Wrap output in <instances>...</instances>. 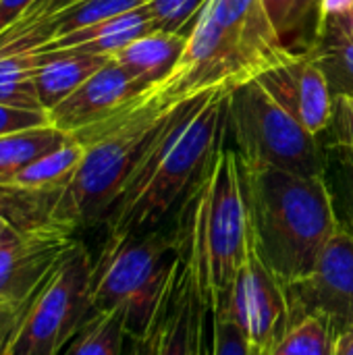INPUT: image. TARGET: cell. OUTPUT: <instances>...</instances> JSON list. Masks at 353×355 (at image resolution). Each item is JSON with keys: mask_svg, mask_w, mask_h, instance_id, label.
I'll use <instances>...</instances> for the list:
<instances>
[{"mask_svg": "<svg viewBox=\"0 0 353 355\" xmlns=\"http://www.w3.org/2000/svg\"><path fill=\"white\" fill-rule=\"evenodd\" d=\"M37 0H0V33L12 27Z\"/></svg>", "mask_w": 353, "mask_h": 355, "instance_id": "f546056e", "label": "cell"}, {"mask_svg": "<svg viewBox=\"0 0 353 355\" xmlns=\"http://www.w3.org/2000/svg\"><path fill=\"white\" fill-rule=\"evenodd\" d=\"M337 324L325 314H308L293 322L277 341L270 355H333Z\"/></svg>", "mask_w": 353, "mask_h": 355, "instance_id": "7402d4cb", "label": "cell"}, {"mask_svg": "<svg viewBox=\"0 0 353 355\" xmlns=\"http://www.w3.org/2000/svg\"><path fill=\"white\" fill-rule=\"evenodd\" d=\"M227 133L243 166L279 168L304 177L325 175L318 135L308 133L258 79L229 92Z\"/></svg>", "mask_w": 353, "mask_h": 355, "instance_id": "8992f818", "label": "cell"}, {"mask_svg": "<svg viewBox=\"0 0 353 355\" xmlns=\"http://www.w3.org/2000/svg\"><path fill=\"white\" fill-rule=\"evenodd\" d=\"M333 355H353V324L339 329Z\"/></svg>", "mask_w": 353, "mask_h": 355, "instance_id": "1f68e13d", "label": "cell"}, {"mask_svg": "<svg viewBox=\"0 0 353 355\" xmlns=\"http://www.w3.org/2000/svg\"><path fill=\"white\" fill-rule=\"evenodd\" d=\"M154 355H212V310L181 262L156 322Z\"/></svg>", "mask_w": 353, "mask_h": 355, "instance_id": "4fadbf2b", "label": "cell"}, {"mask_svg": "<svg viewBox=\"0 0 353 355\" xmlns=\"http://www.w3.org/2000/svg\"><path fill=\"white\" fill-rule=\"evenodd\" d=\"M225 40L248 79L295 56L283 46L264 0H212Z\"/></svg>", "mask_w": 353, "mask_h": 355, "instance_id": "7c38bea8", "label": "cell"}, {"mask_svg": "<svg viewBox=\"0 0 353 355\" xmlns=\"http://www.w3.org/2000/svg\"><path fill=\"white\" fill-rule=\"evenodd\" d=\"M35 64H37V58L27 52L0 56V104L2 106L46 112L37 100V92L33 83Z\"/></svg>", "mask_w": 353, "mask_h": 355, "instance_id": "603a6c76", "label": "cell"}, {"mask_svg": "<svg viewBox=\"0 0 353 355\" xmlns=\"http://www.w3.org/2000/svg\"><path fill=\"white\" fill-rule=\"evenodd\" d=\"M189 33H166L152 31L146 33L123 50H119L112 58L146 89L162 83L173 69L177 67Z\"/></svg>", "mask_w": 353, "mask_h": 355, "instance_id": "e0dca14e", "label": "cell"}, {"mask_svg": "<svg viewBox=\"0 0 353 355\" xmlns=\"http://www.w3.org/2000/svg\"><path fill=\"white\" fill-rule=\"evenodd\" d=\"M154 331H156V327L152 329V333H148L144 337L129 339V345H127L125 355H154Z\"/></svg>", "mask_w": 353, "mask_h": 355, "instance_id": "4dcf8cb0", "label": "cell"}, {"mask_svg": "<svg viewBox=\"0 0 353 355\" xmlns=\"http://www.w3.org/2000/svg\"><path fill=\"white\" fill-rule=\"evenodd\" d=\"M44 125H50L46 112L19 110V108L0 104V135L23 131V129H33V127H44Z\"/></svg>", "mask_w": 353, "mask_h": 355, "instance_id": "83f0119b", "label": "cell"}, {"mask_svg": "<svg viewBox=\"0 0 353 355\" xmlns=\"http://www.w3.org/2000/svg\"><path fill=\"white\" fill-rule=\"evenodd\" d=\"M179 268L173 229L106 235L92 275V312L121 310L129 339L152 333Z\"/></svg>", "mask_w": 353, "mask_h": 355, "instance_id": "5b68a950", "label": "cell"}, {"mask_svg": "<svg viewBox=\"0 0 353 355\" xmlns=\"http://www.w3.org/2000/svg\"><path fill=\"white\" fill-rule=\"evenodd\" d=\"M31 300H25V302H12V300H0V355L6 354L21 320L25 318L31 302Z\"/></svg>", "mask_w": 353, "mask_h": 355, "instance_id": "4316f807", "label": "cell"}, {"mask_svg": "<svg viewBox=\"0 0 353 355\" xmlns=\"http://www.w3.org/2000/svg\"><path fill=\"white\" fill-rule=\"evenodd\" d=\"M312 58L325 71L333 96H353V37L339 25H325Z\"/></svg>", "mask_w": 353, "mask_h": 355, "instance_id": "44dd1931", "label": "cell"}, {"mask_svg": "<svg viewBox=\"0 0 353 355\" xmlns=\"http://www.w3.org/2000/svg\"><path fill=\"white\" fill-rule=\"evenodd\" d=\"M144 92L146 87L135 81L114 58H110L100 71H96L46 114L52 127L64 133H75L114 114Z\"/></svg>", "mask_w": 353, "mask_h": 355, "instance_id": "9a60e30c", "label": "cell"}, {"mask_svg": "<svg viewBox=\"0 0 353 355\" xmlns=\"http://www.w3.org/2000/svg\"><path fill=\"white\" fill-rule=\"evenodd\" d=\"M208 0H146L154 31L189 33Z\"/></svg>", "mask_w": 353, "mask_h": 355, "instance_id": "cb8c5ba5", "label": "cell"}, {"mask_svg": "<svg viewBox=\"0 0 353 355\" xmlns=\"http://www.w3.org/2000/svg\"><path fill=\"white\" fill-rule=\"evenodd\" d=\"M353 15V0H320V17L325 25H343ZM322 31V29H320Z\"/></svg>", "mask_w": 353, "mask_h": 355, "instance_id": "f1b7e54d", "label": "cell"}, {"mask_svg": "<svg viewBox=\"0 0 353 355\" xmlns=\"http://www.w3.org/2000/svg\"><path fill=\"white\" fill-rule=\"evenodd\" d=\"M231 87L175 104L108 212L106 235H137L164 227L200 179L227 133Z\"/></svg>", "mask_w": 353, "mask_h": 355, "instance_id": "6da1fadb", "label": "cell"}, {"mask_svg": "<svg viewBox=\"0 0 353 355\" xmlns=\"http://www.w3.org/2000/svg\"><path fill=\"white\" fill-rule=\"evenodd\" d=\"M94 258L77 239L31 302L4 355H60L92 314Z\"/></svg>", "mask_w": 353, "mask_h": 355, "instance_id": "52a82bcc", "label": "cell"}, {"mask_svg": "<svg viewBox=\"0 0 353 355\" xmlns=\"http://www.w3.org/2000/svg\"><path fill=\"white\" fill-rule=\"evenodd\" d=\"M214 310H225L233 318L256 355H270L291 327L285 283L260 260L254 248L231 293Z\"/></svg>", "mask_w": 353, "mask_h": 355, "instance_id": "9c48e42d", "label": "cell"}, {"mask_svg": "<svg viewBox=\"0 0 353 355\" xmlns=\"http://www.w3.org/2000/svg\"><path fill=\"white\" fill-rule=\"evenodd\" d=\"M339 27H343V29L353 37V15L347 19V23H343V25H339Z\"/></svg>", "mask_w": 353, "mask_h": 355, "instance_id": "e575fe53", "label": "cell"}, {"mask_svg": "<svg viewBox=\"0 0 353 355\" xmlns=\"http://www.w3.org/2000/svg\"><path fill=\"white\" fill-rule=\"evenodd\" d=\"M173 106L164 108L146 89L114 114L71 133L85 152L71 179L54 196L48 225L71 235L79 229L104 225Z\"/></svg>", "mask_w": 353, "mask_h": 355, "instance_id": "277c9868", "label": "cell"}, {"mask_svg": "<svg viewBox=\"0 0 353 355\" xmlns=\"http://www.w3.org/2000/svg\"><path fill=\"white\" fill-rule=\"evenodd\" d=\"M173 235L179 262L214 310L231 293L254 248L235 148L221 146L216 150L181 202Z\"/></svg>", "mask_w": 353, "mask_h": 355, "instance_id": "7a4b0ae2", "label": "cell"}, {"mask_svg": "<svg viewBox=\"0 0 353 355\" xmlns=\"http://www.w3.org/2000/svg\"><path fill=\"white\" fill-rule=\"evenodd\" d=\"M291 324L308 314L329 316L337 329L353 324V231L341 223L316 266L285 285Z\"/></svg>", "mask_w": 353, "mask_h": 355, "instance_id": "30bf717a", "label": "cell"}, {"mask_svg": "<svg viewBox=\"0 0 353 355\" xmlns=\"http://www.w3.org/2000/svg\"><path fill=\"white\" fill-rule=\"evenodd\" d=\"M343 185H345V198H347V210L352 216V229L353 231V160L343 158Z\"/></svg>", "mask_w": 353, "mask_h": 355, "instance_id": "d6a6232c", "label": "cell"}, {"mask_svg": "<svg viewBox=\"0 0 353 355\" xmlns=\"http://www.w3.org/2000/svg\"><path fill=\"white\" fill-rule=\"evenodd\" d=\"M283 46L293 56L312 54L322 29L320 0H264Z\"/></svg>", "mask_w": 353, "mask_h": 355, "instance_id": "ac0fdd59", "label": "cell"}, {"mask_svg": "<svg viewBox=\"0 0 353 355\" xmlns=\"http://www.w3.org/2000/svg\"><path fill=\"white\" fill-rule=\"evenodd\" d=\"M333 144L345 160H353V96H333Z\"/></svg>", "mask_w": 353, "mask_h": 355, "instance_id": "484cf974", "label": "cell"}, {"mask_svg": "<svg viewBox=\"0 0 353 355\" xmlns=\"http://www.w3.org/2000/svg\"><path fill=\"white\" fill-rule=\"evenodd\" d=\"M241 175L256 254L285 285L306 277L341 227L325 175L243 164Z\"/></svg>", "mask_w": 353, "mask_h": 355, "instance_id": "3957f363", "label": "cell"}, {"mask_svg": "<svg viewBox=\"0 0 353 355\" xmlns=\"http://www.w3.org/2000/svg\"><path fill=\"white\" fill-rule=\"evenodd\" d=\"M71 2H75V0H48V2L44 4V12H42V17H46V15L54 12V10H58V8H62V6L71 4ZM37 19H40V17H37ZM25 23H27V21H25Z\"/></svg>", "mask_w": 353, "mask_h": 355, "instance_id": "836d02e7", "label": "cell"}, {"mask_svg": "<svg viewBox=\"0 0 353 355\" xmlns=\"http://www.w3.org/2000/svg\"><path fill=\"white\" fill-rule=\"evenodd\" d=\"M127 329L121 310L92 312L60 355H123Z\"/></svg>", "mask_w": 353, "mask_h": 355, "instance_id": "ffe728a7", "label": "cell"}, {"mask_svg": "<svg viewBox=\"0 0 353 355\" xmlns=\"http://www.w3.org/2000/svg\"><path fill=\"white\" fill-rule=\"evenodd\" d=\"M35 56V54H33ZM33 69V83L42 108L48 112L71 96L83 81L100 71L112 56L104 54H75V52H50L37 54Z\"/></svg>", "mask_w": 353, "mask_h": 355, "instance_id": "2e32d148", "label": "cell"}, {"mask_svg": "<svg viewBox=\"0 0 353 355\" xmlns=\"http://www.w3.org/2000/svg\"><path fill=\"white\" fill-rule=\"evenodd\" d=\"M77 241L75 235L37 225L19 231L0 245V300L25 302L35 297Z\"/></svg>", "mask_w": 353, "mask_h": 355, "instance_id": "8fae6325", "label": "cell"}, {"mask_svg": "<svg viewBox=\"0 0 353 355\" xmlns=\"http://www.w3.org/2000/svg\"><path fill=\"white\" fill-rule=\"evenodd\" d=\"M71 139V133H64L52 125L0 135V181L29 166L42 156L60 150Z\"/></svg>", "mask_w": 353, "mask_h": 355, "instance_id": "d6986e66", "label": "cell"}, {"mask_svg": "<svg viewBox=\"0 0 353 355\" xmlns=\"http://www.w3.org/2000/svg\"><path fill=\"white\" fill-rule=\"evenodd\" d=\"M256 79L308 133L318 135L329 129L333 119V92L312 54L295 56Z\"/></svg>", "mask_w": 353, "mask_h": 355, "instance_id": "5bb4252c", "label": "cell"}, {"mask_svg": "<svg viewBox=\"0 0 353 355\" xmlns=\"http://www.w3.org/2000/svg\"><path fill=\"white\" fill-rule=\"evenodd\" d=\"M248 81L252 79L246 77L233 56L214 15L212 0H208L187 35V44L177 67L162 83L150 87L148 94L169 108L202 92L216 87L235 89Z\"/></svg>", "mask_w": 353, "mask_h": 355, "instance_id": "ba28073f", "label": "cell"}, {"mask_svg": "<svg viewBox=\"0 0 353 355\" xmlns=\"http://www.w3.org/2000/svg\"><path fill=\"white\" fill-rule=\"evenodd\" d=\"M212 355H256L225 310L212 312Z\"/></svg>", "mask_w": 353, "mask_h": 355, "instance_id": "d4e9b609", "label": "cell"}]
</instances>
